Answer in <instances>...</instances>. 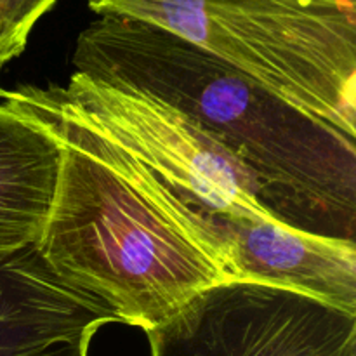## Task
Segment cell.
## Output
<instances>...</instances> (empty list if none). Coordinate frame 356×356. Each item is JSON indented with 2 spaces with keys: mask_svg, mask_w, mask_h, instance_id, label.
<instances>
[{
  "mask_svg": "<svg viewBox=\"0 0 356 356\" xmlns=\"http://www.w3.org/2000/svg\"><path fill=\"white\" fill-rule=\"evenodd\" d=\"M0 103L61 146L38 252L66 284L103 301L118 323L148 332L205 289L235 280L205 219L125 149L10 90L2 89Z\"/></svg>",
  "mask_w": 356,
  "mask_h": 356,
  "instance_id": "1",
  "label": "cell"
},
{
  "mask_svg": "<svg viewBox=\"0 0 356 356\" xmlns=\"http://www.w3.org/2000/svg\"><path fill=\"white\" fill-rule=\"evenodd\" d=\"M73 66L195 122L256 177L280 222L355 240L356 139L184 38L132 17L94 19L76 38Z\"/></svg>",
  "mask_w": 356,
  "mask_h": 356,
  "instance_id": "2",
  "label": "cell"
},
{
  "mask_svg": "<svg viewBox=\"0 0 356 356\" xmlns=\"http://www.w3.org/2000/svg\"><path fill=\"white\" fill-rule=\"evenodd\" d=\"M163 28L356 139V0H87Z\"/></svg>",
  "mask_w": 356,
  "mask_h": 356,
  "instance_id": "3",
  "label": "cell"
},
{
  "mask_svg": "<svg viewBox=\"0 0 356 356\" xmlns=\"http://www.w3.org/2000/svg\"><path fill=\"white\" fill-rule=\"evenodd\" d=\"M21 101L63 115L125 149L216 232L218 219L280 222L256 177L195 122L169 104L73 72L66 86H19ZM284 225V222H282ZM221 242V240H219Z\"/></svg>",
  "mask_w": 356,
  "mask_h": 356,
  "instance_id": "4",
  "label": "cell"
},
{
  "mask_svg": "<svg viewBox=\"0 0 356 356\" xmlns=\"http://www.w3.org/2000/svg\"><path fill=\"white\" fill-rule=\"evenodd\" d=\"M146 336L152 356H356V313L302 292L229 280Z\"/></svg>",
  "mask_w": 356,
  "mask_h": 356,
  "instance_id": "5",
  "label": "cell"
},
{
  "mask_svg": "<svg viewBox=\"0 0 356 356\" xmlns=\"http://www.w3.org/2000/svg\"><path fill=\"white\" fill-rule=\"evenodd\" d=\"M108 323L111 309L59 278L37 245L0 257V356H89Z\"/></svg>",
  "mask_w": 356,
  "mask_h": 356,
  "instance_id": "6",
  "label": "cell"
},
{
  "mask_svg": "<svg viewBox=\"0 0 356 356\" xmlns=\"http://www.w3.org/2000/svg\"><path fill=\"white\" fill-rule=\"evenodd\" d=\"M216 232L235 280L302 292L356 313V243L282 222L222 218Z\"/></svg>",
  "mask_w": 356,
  "mask_h": 356,
  "instance_id": "7",
  "label": "cell"
},
{
  "mask_svg": "<svg viewBox=\"0 0 356 356\" xmlns=\"http://www.w3.org/2000/svg\"><path fill=\"white\" fill-rule=\"evenodd\" d=\"M59 156L51 132L0 103V257L40 240Z\"/></svg>",
  "mask_w": 356,
  "mask_h": 356,
  "instance_id": "8",
  "label": "cell"
},
{
  "mask_svg": "<svg viewBox=\"0 0 356 356\" xmlns=\"http://www.w3.org/2000/svg\"><path fill=\"white\" fill-rule=\"evenodd\" d=\"M56 0H0V16L33 30L37 21L54 7Z\"/></svg>",
  "mask_w": 356,
  "mask_h": 356,
  "instance_id": "9",
  "label": "cell"
},
{
  "mask_svg": "<svg viewBox=\"0 0 356 356\" xmlns=\"http://www.w3.org/2000/svg\"><path fill=\"white\" fill-rule=\"evenodd\" d=\"M30 31V26L17 24L0 16V73L7 63L23 54ZM0 92H2V87H0Z\"/></svg>",
  "mask_w": 356,
  "mask_h": 356,
  "instance_id": "10",
  "label": "cell"
}]
</instances>
